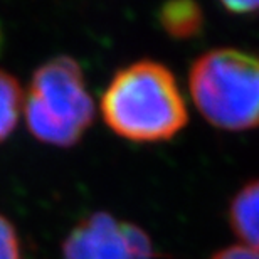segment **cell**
Returning a JSON list of instances; mask_svg holds the SVG:
<instances>
[{
	"label": "cell",
	"mask_w": 259,
	"mask_h": 259,
	"mask_svg": "<svg viewBox=\"0 0 259 259\" xmlns=\"http://www.w3.org/2000/svg\"><path fill=\"white\" fill-rule=\"evenodd\" d=\"M0 259H22V244L14 224L0 214Z\"/></svg>",
	"instance_id": "8"
},
{
	"label": "cell",
	"mask_w": 259,
	"mask_h": 259,
	"mask_svg": "<svg viewBox=\"0 0 259 259\" xmlns=\"http://www.w3.org/2000/svg\"><path fill=\"white\" fill-rule=\"evenodd\" d=\"M29 132L39 142L69 148L95 120V101L81 66L69 56H56L39 66L24 96Z\"/></svg>",
	"instance_id": "2"
},
{
	"label": "cell",
	"mask_w": 259,
	"mask_h": 259,
	"mask_svg": "<svg viewBox=\"0 0 259 259\" xmlns=\"http://www.w3.org/2000/svg\"><path fill=\"white\" fill-rule=\"evenodd\" d=\"M162 27L175 39H190L202 30L204 12L195 2L180 0V2L165 4L158 12Z\"/></svg>",
	"instance_id": "6"
},
{
	"label": "cell",
	"mask_w": 259,
	"mask_h": 259,
	"mask_svg": "<svg viewBox=\"0 0 259 259\" xmlns=\"http://www.w3.org/2000/svg\"><path fill=\"white\" fill-rule=\"evenodd\" d=\"M212 259H259V252L246 246H231L214 254Z\"/></svg>",
	"instance_id": "9"
},
{
	"label": "cell",
	"mask_w": 259,
	"mask_h": 259,
	"mask_svg": "<svg viewBox=\"0 0 259 259\" xmlns=\"http://www.w3.org/2000/svg\"><path fill=\"white\" fill-rule=\"evenodd\" d=\"M63 259H155L152 239L132 222L108 212L81 219L63 241Z\"/></svg>",
	"instance_id": "4"
},
{
	"label": "cell",
	"mask_w": 259,
	"mask_h": 259,
	"mask_svg": "<svg viewBox=\"0 0 259 259\" xmlns=\"http://www.w3.org/2000/svg\"><path fill=\"white\" fill-rule=\"evenodd\" d=\"M224 7L229 14L236 15H257L259 14V2H222Z\"/></svg>",
	"instance_id": "10"
},
{
	"label": "cell",
	"mask_w": 259,
	"mask_h": 259,
	"mask_svg": "<svg viewBox=\"0 0 259 259\" xmlns=\"http://www.w3.org/2000/svg\"><path fill=\"white\" fill-rule=\"evenodd\" d=\"M197 110L217 128L259 126V56L214 49L195 61L189 76Z\"/></svg>",
	"instance_id": "3"
},
{
	"label": "cell",
	"mask_w": 259,
	"mask_h": 259,
	"mask_svg": "<svg viewBox=\"0 0 259 259\" xmlns=\"http://www.w3.org/2000/svg\"><path fill=\"white\" fill-rule=\"evenodd\" d=\"M24 110V91L19 79L0 67V143L14 133Z\"/></svg>",
	"instance_id": "7"
},
{
	"label": "cell",
	"mask_w": 259,
	"mask_h": 259,
	"mask_svg": "<svg viewBox=\"0 0 259 259\" xmlns=\"http://www.w3.org/2000/svg\"><path fill=\"white\" fill-rule=\"evenodd\" d=\"M229 219L234 234L246 247L259 252V180L246 184L234 195Z\"/></svg>",
	"instance_id": "5"
},
{
	"label": "cell",
	"mask_w": 259,
	"mask_h": 259,
	"mask_svg": "<svg viewBox=\"0 0 259 259\" xmlns=\"http://www.w3.org/2000/svg\"><path fill=\"white\" fill-rule=\"evenodd\" d=\"M106 125L132 142H165L187 123V106L168 67L138 61L113 76L101 98Z\"/></svg>",
	"instance_id": "1"
}]
</instances>
